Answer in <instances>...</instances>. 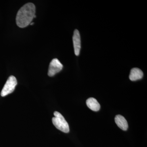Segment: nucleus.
I'll list each match as a JSON object with an SVG mask.
<instances>
[{"mask_svg": "<svg viewBox=\"0 0 147 147\" xmlns=\"http://www.w3.org/2000/svg\"><path fill=\"white\" fill-rule=\"evenodd\" d=\"M36 7L33 3H29L24 5L18 10L16 16V23L19 28H24L31 23L35 15Z\"/></svg>", "mask_w": 147, "mask_h": 147, "instance_id": "obj_1", "label": "nucleus"}, {"mask_svg": "<svg viewBox=\"0 0 147 147\" xmlns=\"http://www.w3.org/2000/svg\"><path fill=\"white\" fill-rule=\"evenodd\" d=\"M115 121L116 124L121 129L124 131L127 130L128 127V123L127 121L123 116L121 115L116 116L115 117Z\"/></svg>", "mask_w": 147, "mask_h": 147, "instance_id": "obj_6", "label": "nucleus"}, {"mask_svg": "<svg viewBox=\"0 0 147 147\" xmlns=\"http://www.w3.org/2000/svg\"><path fill=\"white\" fill-rule=\"evenodd\" d=\"M144 74L140 69L133 68L131 69L129 74V78L131 81H136L142 79L143 77Z\"/></svg>", "mask_w": 147, "mask_h": 147, "instance_id": "obj_7", "label": "nucleus"}, {"mask_svg": "<svg viewBox=\"0 0 147 147\" xmlns=\"http://www.w3.org/2000/svg\"><path fill=\"white\" fill-rule=\"evenodd\" d=\"M34 24V23H31L30 24V25H32H32H33V24Z\"/></svg>", "mask_w": 147, "mask_h": 147, "instance_id": "obj_9", "label": "nucleus"}, {"mask_svg": "<svg viewBox=\"0 0 147 147\" xmlns=\"http://www.w3.org/2000/svg\"><path fill=\"white\" fill-rule=\"evenodd\" d=\"M88 107L92 111L96 112L100 109V105L97 100L94 98H90L86 100Z\"/></svg>", "mask_w": 147, "mask_h": 147, "instance_id": "obj_8", "label": "nucleus"}, {"mask_svg": "<svg viewBox=\"0 0 147 147\" xmlns=\"http://www.w3.org/2000/svg\"><path fill=\"white\" fill-rule=\"evenodd\" d=\"M17 84V82L16 77L13 76H9L2 90L1 96L4 97L13 92Z\"/></svg>", "mask_w": 147, "mask_h": 147, "instance_id": "obj_3", "label": "nucleus"}, {"mask_svg": "<svg viewBox=\"0 0 147 147\" xmlns=\"http://www.w3.org/2000/svg\"><path fill=\"white\" fill-rule=\"evenodd\" d=\"M72 39L75 55L79 56L81 48V37L78 30H75L74 31Z\"/></svg>", "mask_w": 147, "mask_h": 147, "instance_id": "obj_5", "label": "nucleus"}, {"mask_svg": "<svg viewBox=\"0 0 147 147\" xmlns=\"http://www.w3.org/2000/svg\"><path fill=\"white\" fill-rule=\"evenodd\" d=\"M54 115L55 117L52 119V121L55 127L63 132L68 133L69 131V126L62 115L57 111L55 112Z\"/></svg>", "mask_w": 147, "mask_h": 147, "instance_id": "obj_2", "label": "nucleus"}, {"mask_svg": "<svg viewBox=\"0 0 147 147\" xmlns=\"http://www.w3.org/2000/svg\"><path fill=\"white\" fill-rule=\"evenodd\" d=\"M63 68V65L57 59H54L50 63L48 69V75L50 77L54 76L60 72Z\"/></svg>", "mask_w": 147, "mask_h": 147, "instance_id": "obj_4", "label": "nucleus"}]
</instances>
